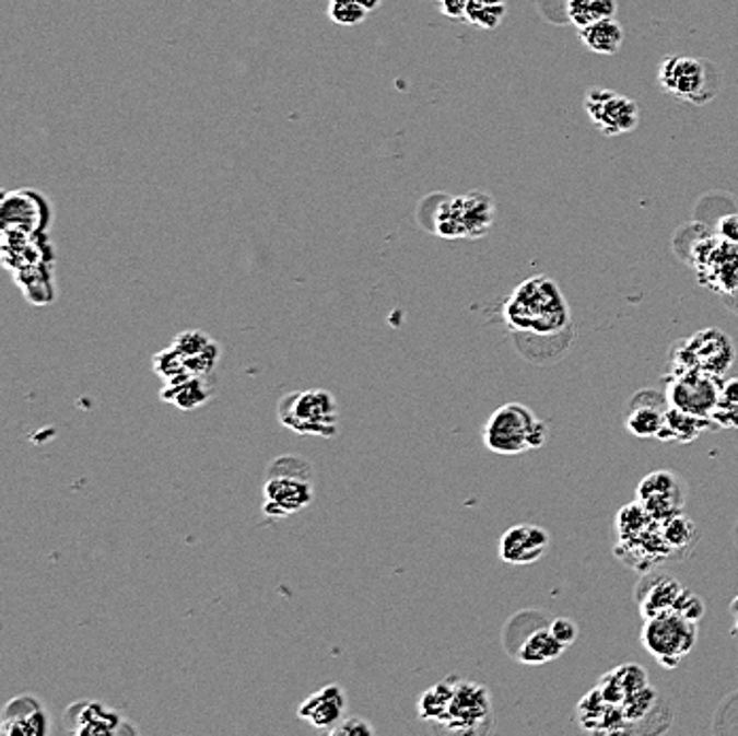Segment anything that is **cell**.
Returning <instances> with one entry per match:
<instances>
[{"instance_id": "cell-1", "label": "cell", "mask_w": 738, "mask_h": 736, "mask_svg": "<svg viewBox=\"0 0 738 736\" xmlns=\"http://www.w3.org/2000/svg\"><path fill=\"white\" fill-rule=\"evenodd\" d=\"M503 316L516 334L541 340L559 338L573 329V316L561 287L548 277L520 282L507 297Z\"/></svg>"}, {"instance_id": "cell-2", "label": "cell", "mask_w": 738, "mask_h": 736, "mask_svg": "<svg viewBox=\"0 0 738 736\" xmlns=\"http://www.w3.org/2000/svg\"><path fill=\"white\" fill-rule=\"evenodd\" d=\"M315 499L313 467L300 456H279L272 460L263 484V514L286 518L306 510Z\"/></svg>"}, {"instance_id": "cell-3", "label": "cell", "mask_w": 738, "mask_h": 736, "mask_svg": "<svg viewBox=\"0 0 738 736\" xmlns=\"http://www.w3.org/2000/svg\"><path fill=\"white\" fill-rule=\"evenodd\" d=\"M548 442V427L525 404H505L484 427V444L494 455H523Z\"/></svg>"}, {"instance_id": "cell-4", "label": "cell", "mask_w": 738, "mask_h": 736, "mask_svg": "<svg viewBox=\"0 0 738 736\" xmlns=\"http://www.w3.org/2000/svg\"><path fill=\"white\" fill-rule=\"evenodd\" d=\"M658 83L668 96L686 105L704 106L717 98L722 90V74L704 58L668 56L658 71Z\"/></svg>"}, {"instance_id": "cell-5", "label": "cell", "mask_w": 738, "mask_h": 736, "mask_svg": "<svg viewBox=\"0 0 738 736\" xmlns=\"http://www.w3.org/2000/svg\"><path fill=\"white\" fill-rule=\"evenodd\" d=\"M737 359V347L733 338L717 329L706 327L690 338H683L670 349V374L683 372H706L724 376Z\"/></svg>"}, {"instance_id": "cell-6", "label": "cell", "mask_w": 738, "mask_h": 736, "mask_svg": "<svg viewBox=\"0 0 738 736\" xmlns=\"http://www.w3.org/2000/svg\"><path fill=\"white\" fill-rule=\"evenodd\" d=\"M279 421L300 435L333 437L338 433L340 408L336 397L323 388L286 393L277 406Z\"/></svg>"}, {"instance_id": "cell-7", "label": "cell", "mask_w": 738, "mask_h": 736, "mask_svg": "<svg viewBox=\"0 0 738 736\" xmlns=\"http://www.w3.org/2000/svg\"><path fill=\"white\" fill-rule=\"evenodd\" d=\"M696 641L699 622L675 611L647 618L641 632L643 647L665 668H677L696 647Z\"/></svg>"}, {"instance_id": "cell-8", "label": "cell", "mask_w": 738, "mask_h": 736, "mask_svg": "<svg viewBox=\"0 0 738 736\" xmlns=\"http://www.w3.org/2000/svg\"><path fill=\"white\" fill-rule=\"evenodd\" d=\"M492 726L491 692L482 684L457 679L448 711L437 726L453 735H487Z\"/></svg>"}, {"instance_id": "cell-9", "label": "cell", "mask_w": 738, "mask_h": 736, "mask_svg": "<svg viewBox=\"0 0 738 736\" xmlns=\"http://www.w3.org/2000/svg\"><path fill=\"white\" fill-rule=\"evenodd\" d=\"M584 108L593 126L605 137H622L634 132L641 121V110L633 98L613 90H588L584 96Z\"/></svg>"}, {"instance_id": "cell-10", "label": "cell", "mask_w": 738, "mask_h": 736, "mask_svg": "<svg viewBox=\"0 0 738 736\" xmlns=\"http://www.w3.org/2000/svg\"><path fill=\"white\" fill-rule=\"evenodd\" d=\"M724 376L706 372H683V374H668L665 393L672 408L711 419L719 401Z\"/></svg>"}, {"instance_id": "cell-11", "label": "cell", "mask_w": 738, "mask_h": 736, "mask_svg": "<svg viewBox=\"0 0 738 736\" xmlns=\"http://www.w3.org/2000/svg\"><path fill=\"white\" fill-rule=\"evenodd\" d=\"M701 282L722 293H738V245L717 236L694 246L692 259Z\"/></svg>"}, {"instance_id": "cell-12", "label": "cell", "mask_w": 738, "mask_h": 736, "mask_svg": "<svg viewBox=\"0 0 738 736\" xmlns=\"http://www.w3.org/2000/svg\"><path fill=\"white\" fill-rule=\"evenodd\" d=\"M65 731L79 736L139 735V728L98 701H79L65 711Z\"/></svg>"}, {"instance_id": "cell-13", "label": "cell", "mask_w": 738, "mask_h": 736, "mask_svg": "<svg viewBox=\"0 0 738 736\" xmlns=\"http://www.w3.org/2000/svg\"><path fill=\"white\" fill-rule=\"evenodd\" d=\"M686 484L683 480L670 471L660 469L645 476L636 489V501L658 521H667L670 516H677L683 512L686 505Z\"/></svg>"}, {"instance_id": "cell-14", "label": "cell", "mask_w": 738, "mask_h": 736, "mask_svg": "<svg viewBox=\"0 0 738 736\" xmlns=\"http://www.w3.org/2000/svg\"><path fill=\"white\" fill-rule=\"evenodd\" d=\"M550 550V533L537 525L507 528L499 541L501 561L512 566H528L541 561Z\"/></svg>"}, {"instance_id": "cell-15", "label": "cell", "mask_w": 738, "mask_h": 736, "mask_svg": "<svg viewBox=\"0 0 738 736\" xmlns=\"http://www.w3.org/2000/svg\"><path fill=\"white\" fill-rule=\"evenodd\" d=\"M668 404L667 393H660L656 388H643L634 393L629 410H626V429L634 437H656L667 424Z\"/></svg>"}, {"instance_id": "cell-16", "label": "cell", "mask_w": 738, "mask_h": 736, "mask_svg": "<svg viewBox=\"0 0 738 736\" xmlns=\"http://www.w3.org/2000/svg\"><path fill=\"white\" fill-rule=\"evenodd\" d=\"M347 706L349 701L344 688L338 684H329L302 702L297 715L318 733L331 735L344 722Z\"/></svg>"}, {"instance_id": "cell-17", "label": "cell", "mask_w": 738, "mask_h": 736, "mask_svg": "<svg viewBox=\"0 0 738 736\" xmlns=\"http://www.w3.org/2000/svg\"><path fill=\"white\" fill-rule=\"evenodd\" d=\"M0 733L4 736H45L49 722L43 704L31 694H22L9 702L2 711Z\"/></svg>"}, {"instance_id": "cell-18", "label": "cell", "mask_w": 738, "mask_h": 736, "mask_svg": "<svg viewBox=\"0 0 738 736\" xmlns=\"http://www.w3.org/2000/svg\"><path fill=\"white\" fill-rule=\"evenodd\" d=\"M178 354L183 357L187 372L189 374H198V376H211L219 357H221V349L219 344L209 338L204 331H183L178 334L173 342Z\"/></svg>"}, {"instance_id": "cell-19", "label": "cell", "mask_w": 738, "mask_h": 736, "mask_svg": "<svg viewBox=\"0 0 738 736\" xmlns=\"http://www.w3.org/2000/svg\"><path fill=\"white\" fill-rule=\"evenodd\" d=\"M212 395L211 376L185 374L166 383L162 388V401L173 404L178 410H196L204 406Z\"/></svg>"}, {"instance_id": "cell-20", "label": "cell", "mask_w": 738, "mask_h": 736, "mask_svg": "<svg viewBox=\"0 0 738 736\" xmlns=\"http://www.w3.org/2000/svg\"><path fill=\"white\" fill-rule=\"evenodd\" d=\"M458 217L465 238H482L494 221V202L484 191H469L457 198Z\"/></svg>"}, {"instance_id": "cell-21", "label": "cell", "mask_w": 738, "mask_h": 736, "mask_svg": "<svg viewBox=\"0 0 738 736\" xmlns=\"http://www.w3.org/2000/svg\"><path fill=\"white\" fill-rule=\"evenodd\" d=\"M686 593V588L670 575H658L647 584L645 595L639 598L641 605V616L643 620L654 618V616H663V614H677L679 600Z\"/></svg>"}, {"instance_id": "cell-22", "label": "cell", "mask_w": 738, "mask_h": 736, "mask_svg": "<svg viewBox=\"0 0 738 736\" xmlns=\"http://www.w3.org/2000/svg\"><path fill=\"white\" fill-rule=\"evenodd\" d=\"M563 643L552 634L550 627L530 632L523 641L520 650L516 652V658L528 666H541L561 658L564 654Z\"/></svg>"}, {"instance_id": "cell-23", "label": "cell", "mask_w": 738, "mask_h": 736, "mask_svg": "<svg viewBox=\"0 0 738 736\" xmlns=\"http://www.w3.org/2000/svg\"><path fill=\"white\" fill-rule=\"evenodd\" d=\"M715 427L711 419L706 417H696L690 412H683L679 408H668L667 424L660 431L658 440L660 442H679V444H690L699 440L704 431Z\"/></svg>"}, {"instance_id": "cell-24", "label": "cell", "mask_w": 738, "mask_h": 736, "mask_svg": "<svg viewBox=\"0 0 738 736\" xmlns=\"http://www.w3.org/2000/svg\"><path fill=\"white\" fill-rule=\"evenodd\" d=\"M624 28L616 17L602 20L579 31L582 43L597 56H616L624 45Z\"/></svg>"}, {"instance_id": "cell-25", "label": "cell", "mask_w": 738, "mask_h": 736, "mask_svg": "<svg viewBox=\"0 0 738 736\" xmlns=\"http://www.w3.org/2000/svg\"><path fill=\"white\" fill-rule=\"evenodd\" d=\"M457 679L458 677H448V679L435 684L433 688H429L426 692H422L421 701H419V715H421L422 722H426L435 728L442 724V720L448 711L450 699L455 694Z\"/></svg>"}, {"instance_id": "cell-26", "label": "cell", "mask_w": 738, "mask_h": 736, "mask_svg": "<svg viewBox=\"0 0 738 736\" xmlns=\"http://www.w3.org/2000/svg\"><path fill=\"white\" fill-rule=\"evenodd\" d=\"M618 0H569L566 2V17L569 22L582 31L602 20L616 17Z\"/></svg>"}, {"instance_id": "cell-27", "label": "cell", "mask_w": 738, "mask_h": 736, "mask_svg": "<svg viewBox=\"0 0 738 736\" xmlns=\"http://www.w3.org/2000/svg\"><path fill=\"white\" fill-rule=\"evenodd\" d=\"M660 523L636 501L633 505H626L616 521V528L620 535V544H631L641 537H645L647 533L656 530Z\"/></svg>"}, {"instance_id": "cell-28", "label": "cell", "mask_w": 738, "mask_h": 736, "mask_svg": "<svg viewBox=\"0 0 738 736\" xmlns=\"http://www.w3.org/2000/svg\"><path fill=\"white\" fill-rule=\"evenodd\" d=\"M383 0H331L329 17L340 26H356L367 20L370 13L378 11Z\"/></svg>"}, {"instance_id": "cell-29", "label": "cell", "mask_w": 738, "mask_h": 736, "mask_svg": "<svg viewBox=\"0 0 738 736\" xmlns=\"http://www.w3.org/2000/svg\"><path fill=\"white\" fill-rule=\"evenodd\" d=\"M711 421L719 429H738V378H730L722 386Z\"/></svg>"}, {"instance_id": "cell-30", "label": "cell", "mask_w": 738, "mask_h": 736, "mask_svg": "<svg viewBox=\"0 0 738 736\" xmlns=\"http://www.w3.org/2000/svg\"><path fill=\"white\" fill-rule=\"evenodd\" d=\"M505 4V0H469L465 17L480 28H496L507 11Z\"/></svg>"}, {"instance_id": "cell-31", "label": "cell", "mask_w": 738, "mask_h": 736, "mask_svg": "<svg viewBox=\"0 0 738 736\" xmlns=\"http://www.w3.org/2000/svg\"><path fill=\"white\" fill-rule=\"evenodd\" d=\"M660 533L665 537L670 550H681L688 548L696 539V525L681 514L670 516L667 521L660 523Z\"/></svg>"}, {"instance_id": "cell-32", "label": "cell", "mask_w": 738, "mask_h": 736, "mask_svg": "<svg viewBox=\"0 0 738 736\" xmlns=\"http://www.w3.org/2000/svg\"><path fill=\"white\" fill-rule=\"evenodd\" d=\"M153 370H155V374H157L160 378H164L166 383L175 381L178 376L189 374V372H187V365H185V361H183V357L178 354V351H176L173 344H171L168 349H164V351H160L153 357Z\"/></svg>"}, {"instance_id": "cell-33", "label": "cell", "mask_w": 738, "mask_h": 736, "mask_svg": "<svg viewBox=\"0 0 738 736\" xmlns=\"http://www.w3.org/2000/svg\"><path fill=\"white\" fill-rule=\"evenodd\" d=\"M333 736H372L374 726L365 717H344V722L331 733Z\"/></svg>"}, {"instance_id": "cell-34", "label": "cell", "mask_w": 738, "mask_h": 736, "mask_svg": "<svg viewBox=\"0 0 738 736\" xmlns=\"http://www.w3.org/2000/svg\"><path fill=\"white\" fill-rule=\"evenodd\" d=\"M550 631H552V634L563 643L564 647L573 645L575 639H577V634H579L577 624H575L573 620H569V618H557V620L550 624Z\"/></svg>"}, {"instance_id": "cell-35", "label": "cell", "mask_w": 738, "mask_h": 736, "mask_svg": "<svg viewBox=\"0 0 738 736\" xmlns=\"http://www.w3.org/2000/svg\"><path fill=\"white\" fill-rule=\"evenodd\" d=\"M715 236L726 241V243H735L738 245V212L735 214H724L717 225H715Z\"/></svg>"}, {"instance_id": "cell-36", "label": "cell", "mask_w": 738, "mask_h": 736, "mask_svg": "<svg viewBox=\"0 0 738 736\" xmlns=\"http://www.w3.org/2000/svg\"><path fill=\"white\" fill-rule=\"evenodd\" d=\"M467 2L469 0H440V9H444V13L450 17H465Z\"/></svg>"}, {"instance_id": "cell-37", "label": "cell", "mask_w": 738, "mask_h": 736, "mask_svg": "<svg viewBox=\"0 0 738 736\" xmlns=\"http://www.w3.org/2000/svg\"><path fill=\"white\" fill-rule=\"evenodd\" d=\"M730 614H733V618H735V631L738 632V596L730 603Z\"/></svg>"}]
</instances>
